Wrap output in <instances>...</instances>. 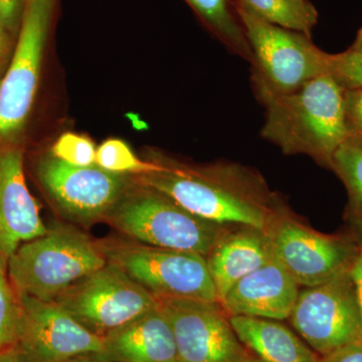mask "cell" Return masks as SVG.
<instances>
[{
    "mask_svg": "<svg viewBox=\"0 0 362 362\" xmlns=\"http://www.w3.org/2000/svg\"><path fill=\"white\" fill-rule=\"evenodd\" d=\"M261 20L312 39L318 11L309 0H235Z\"/></svg>",
    "mask_w": 362,
    "mask_h": 362,
    "instance_id": "obj_20",
    "label": "cell"
},
{
    "mask_svg": "<svg viewBox=\"0 0 362 362\" xmlns=\"http://www.w3.org/2000/svg\"><path fill=\"white\" fill-rule=\"evenodd\" d=\"M18 296L21 320L14 349L21 361L68 362L87 354H103V338L88 330L56 302Z\"/></svg>",
    "mask_w": 362,
    "mask_h": 362,
    "instance_id": "obj_10",
    "label": "cell"
},
{
    "mask_svg": "<svg viewBox=\"0 0 362 362\" xmlns=\"http://www.w3.org/2000/svg\"><path fill=\"white\" fill-rule=\"evenodd\" d=\"M247 351L262 362H319L318 354L281 321L228 316Z\"/></svg>",
    "mask_w": 362,
    "mask_h": 362,
    "instance_id": "obj_18",
    "label": "cell"
},
{
    "mask_svg": "<svg viewBox=\"0 0 362 362\" xmlns=\"http://www.w3.org/2000/svg\"><path fill=\"white\" fill-rule=\"evenodd\" d=\"M105 218L133 242L204 257L230 230L228 226L197 218L165 195L133 180Z\"/></svg>",
    "mask_w": 362,
    "mask_h": 362,
    "instance_id": "obj_4",
    "label": "cell"
},
{
    "mask_svg": "<svg viewBox=\"0 0 362 362\" xmlns=\"http://www.w3.org/2000/svg\"><path fill=\"white\" fill-rule=\"evenodd\" d=\"M68 362H115L112 361L110 359L106 358L101 354H87V356H82L76 357V358L71 359Z\"/></svg>",
    "mask_w": 362,
    "mask_h": 362,
    "instance_id": "obj_31",
    "label": "cell"
},
{
    "mask_svg": "<svg viewBox=\"0 0 362 362\" xmlns=\"http://www.w3.org/2000/svg\"><path fill=\"white\" fill-rule=\"evenodd\" d=\"M20 320V299L9 280L7 262L0 257V354L16 347Z\"/></svg>",
    "mask_w": 362,
    "mask_h": 362,
    "instance_id": "obj_23",
    "label": "cell"
},
{
    "mask_svg": "<svg viewBox=\"0 0 362 362\" xmlns=\"http://www.w3.org/2000/svg\"><path fill=\"white\" fill-rule=\"evenodd\" d=\"M37 173L59 211L82 223L106 218L132 183L129 175L108 173L96 164L87 168L69 165L51 154L40 159Z\"/></svg>",
    "mask_w": 362,
    "mask_h": 362,
    "instance_id": "obj_12",
    "label": "cell"
},
{
    "mask_svg": "<svg viewBox=\"0 0 362 362\" xmlns=\"http://www.w3.org/2000/svg\"><path fill=\"white\" fill-rule=\"evenodd\" d=\"M329 75L345 90L362 89V45L331 54Z\"/></svg>",
    "mask_w": 362,
    "mask_h": 362,
    "instance_id": "obj_25",
    "label": "cell"
},
{
    "mask_svg": "<svg viewBox=\"0 0 362 362\" xmlns=\"http://www.w3.org/2000/svg\"><path fill=\"white\" fill-rule=\"evenodd\" d=\"M162 164V169L132 176L157 190L197 218L223 226L269 230L274 221V197L266 183L235 164L194 168Z\"/></svg>",
    "mask_w": 362,
    "mask_h": 362,
    "instance_id": "obj_1",
    "label": "cell"
},
{
    "mask_svg": "<svg viewBox=\"0 0 362 362\" xmlns=\"http://www.w3.org/2000/svg\"><path fill=\"white\" fill-rule=\"evenodd\" d=\"M204 25L233 54L252 64L251 47L233 0H185Z\"/></svg>",
    "mask_w": 362,
    "mask_h": 362,
    "instance_id": "obj_19",
    "label": "cell"
},
{
    "mask_svg": "<svg viewBox=\"0 0 362 362\" xmlns=\"http://www.w3.org/2000/svg\"><path fill=\"white\" fill-rule=\"evenodd\" d=\"M354 45H362V28L359 30L358 35H357L356 42Z\"/></svg>",
    "mask_w": 362,
    "mask_h": 362,
    "instance_id": "obj_33",
    "label": "cell"
},
{
    "mask_svg": "<svg viewBox=\"0 0 362 362\" xmlns=\"http://www.w3.org/2000/svg\"><path fill=\"white\" fill-rule=\"evenodd\" d=\"M289 319L299 337L320 357L362 340L361 312L349 268L300 291Z\"/></svg>",
    "mask_w": 362,
    "mask_h": 362,
    "instance_id": "obj_9",
    "label": "cell"
},
{
    "mask_svg": "<svg viewBox=\"0 0 362 362\" xmlns=\"http://www.w3.org/2000/svg\"><path fill=\"white\" fill-rule=\"evenodd\" d=\"M299 287L273 257L230 288L220 304L228 316H247L282 321L289 319Z\"/></svg>",
    "mask_w": 362,
    "mask_h": 362,
    "instance_id": "obj_15",
    "label": "cell"
},
{
    "mask_svg": "<svg viewBox=\"0 0 362 362\" xmlns=\"http://www.w3.org/2000/svg\"><path fill=\"white\" fill-rule=\"evenodd\" d=\"M252 54V82L261 103L329 75L331 54L303 33L261 20L233 0Z\"/></svg>",
    "mask_w": 362,
    "mask_h": 362,
    "instance_id": "obj_5",
    "label": "cell"
},
{
    "mask_svg": "<svg viewBox=\"0 0 362 362\" xmlns=\"http://www.w3.org/2000/svg\"><path fill=\"white\" fill-rule=\"evenodd\" d=\"M57 0H23L18 40L0 81V143H21L32 112Z\"/></svg>",
    "mask_w": 362,
    "mask_h": 362,
    "instance_id": "obj_6",
    "label": "cell"
},
{
    "mask_svg": "<svg viewBox=\"0 0 362 362\" xmlns=\"http://www.w3.org/2000/svg\"><path fill=\"white\" fill-rule=\"evenodd\" d=\"M97 148L87 136L66 132L59 136L51 149V156L69 165L87 168L95 164Z\"/></svg>",
    "mask_w": 362,
    "mask_h": 362,
    "instance_id": "obj_24",
    "label": "cell"
},
{
    "mask_svg": "<svg viewBox=\"0 0 362 362\" xmlns=\"http://www.w3.org/2000/svg\"><path fill=\"white\" fill-rule=\"evenodd\" d=\"M54 302L102 338L159 305L158 298L111 263L78 281Z\"/></svg>",
    "mask_w": 362,
    "mask_h": 362,
    "instance_id": "obj_8",
    "label": "cell"
},
{
    "mask_svg": "<svg viewBox=\"0 0 362 362\" xmlns=\"http://www.w3.org/2000/svg\"><path fill=\"white\" fill-rule=\"evenodd\" d=\"M106 358L115 362H178L175 337L160 307L103 337Z\"/></svg>",
    "mask_w": 362,
    "mask_h": 362,
    "instance_id": "obj_17",
    "label": "cell"
},
{
    "mask_svg": "<svg viewBox=\"0 0 362 362\" xmlns=\"http://www.w3.org/2000/svg\"><path fill=\"white\" fill-rule=\"evenodd\" d=\"M108 263L160 299L218 302L206 257L135 242L98 243Z\"/></svg>",
    "mask_w": 362,
    "mask_h": 362,
    "instance_id": "obj_7",
    "label": "cell"
},
{
    "mask_svg": "<svg viewBox=\"0 0 362 362\" xmlns=\"http://www.w3.org/2000/svg\"><path fill=\"white\" fill-rule=\"evenodd\" d=\"M47 230L26 185L21 143H0V257L7 262L21 244Z\"/></svg>",
    "mask_w": 362,
    "mask_h": 362,
    "instance_id": "obj_14",
    "label": "cell"
},
{
    "mask_svg": "<svg viewBox=\"0 0 362 362\" xmlns=\"http://www.w3.org/2000/svg\"><path fill=\"white\" fill-rule=\"evenodd\" d=\"M95 164L108 173L129 176L146 175L162 169L160 162L143 161L127 143L116 138L106 140L98 147Z\"/></svg>",
    "mask_w": 362,
    "mask_h": 362,
    "instance_id": "obj_21",
    "label": "cell"
},
{
    "mask_svg": "<svg viewBox=\"0 0 362 362\" xmlns=\"http://www.w3.org/2000/svg\"><path fill=\"white\" fill-rule=\"evenodd\" d=\"M349 192L352 211L362 223V144L349 139L337 150L331 163Z\"/></svg>",
    "mask_w": 362,
    "mask_h": 362,
    "instance_id": "obj_22",
    "label": "cell"
},
{
    "mask_svg": "<svg viewBox=\"0 0 362 362\" xmlns=\"http://www.w3.org/2000/svg\"><path fill=\"white\" fill-rule=\"evenodd\" d=\"M158 301L173 329L178 362H245L249 357L218 302Z\"/></svg>",
    "mask_w": 362,
    "mask_h": 362,
    "instance_id": "obj_11",
    "label": "cell"
},
{
    "mask_svg": "<svg viewBox=\"0 0 362 362\" xmlns=\"http://www.w3.org/2000/svg\"><path fill=\"white\" fill-rule=\"evenodd\" d=\"M344 94L334 78L323 75L266 100L262 137L285 154H305L331 168L333 156L349 139Z\"/></svg>",
    "mask_w": 362,
    "mask_h": 362,
    "instance_id": "obj_2",
    "label": "cell"
},
{
    "mask_svg": "<svg viewBox=\"0 0 362 362\" xmlns=\"http://www.w3.org/2000/svg\"><path fill=\"white\" fill-rule=\"evenodd\" d=\"M0 362H23L16 349L7 350L0 354Z\"/></svg>",
    "mask_w": 362,
    "mask_h": 362,
    "instance_id": "obj_32",
    "label": "cell"
},
{
    "mask_svg": "<svg viewBox=\"0 0 362 362\" xmlns=\"http://www.w3.org/2000/svg\"><path fill=\"white\" fill-rule=\"evenodd\" d=\"M245 362H262L259 359L257 358L256 356H252V354H250L249 357L245 361Z\"/></svg>",
    "mask_w": 362,
    "mask_h": 362,
    "instance_id": "obj_34",
    "label": "cell"
},
{
    "mask_svg": "<svg viewBox=\"0 0 362 362\" xmlns=\"http://www.w3.org/2000/svg\"><path fill=\"white\" fill-rule=\"evenodd\" d=\"M107 263L98 243L77 228L57 226L21 244L7 259V274L18 294L54 302Z\"/></svg>",
    "mask_w": 362,
    "mask_h": 362,
    "instance_id": "obj_3",
    "label": "cell"
},
{
    "mask_svg": "<svg viewBox=\"0 0 362 362\" xmlns=\"http://www.w3.org/2000/svg\"><path fill=\"white\" fill-rule=\"evenodd\" d=\"M350 275L354 281L356 288L357 303L361 318V337H362V249L357 251L351 265L349 267Z\"/></svg>",
    "mask_w": 362,
    "mask_h": 362,
    "instance_id": "obj_29",
    "label": "cell"
},
{
    "mask_svg": "<svg viewBox=\"0 0 362 362\" xmlns=\"http://www.w3.org/2000/svg\"><path fill=\"white\" fill-rule=\"evenodd\" d=\"M269 228L274 257L304 288L339 275L358 251L345 240L314 232L291 218H279Z\"/></svg>",
    "mask_w": 362,
    "mask_h": 362,
    "instance_id": "obj_13",
    "label": "cell"
},
{
    "mask_svg": "<svg viewBox=\"0 0 362 362\" xmlns=\"http://www.w3.org/2000/svg\"><path fill=\"white\" fill-rule=\"evenodd\" d=\"M273 257L269 230L243 226L225 233L206 256L218 303L240 279L258 270Z\"/></svg>",
    "mask_w": 362,
    "mask_h": 362,
    "instance_id": "obj_16",
    "label": "cell"
},
{
    "mask_svg": "<svg viewBox=\"0 0 362 362\" xmlns=\"http://www.w3.org/2000/svg\"><path fill=\"white\" fill-rule=\"evenodd\" d=\"M344 103L349 139L362 144V89L345 90Z\"/></svg>",
    "mask_w": 362,
    "mask_h": 362,
    "instance_id": "obj_26",
    "label": "cell"
},
{
    "mask_svg": "<svg viewBox=\"0 0 362 362\" xmlns=\"http://www.w3.org/2000/svg\"><path fill=\"white\" fill-rule=\"evenodd\" d=\"M23 0H0V20L11 35H18L23 16Z\"/></svg>",
    "mask_w": 362,
    "mask_h": 362,
    "instance_id": "obj_27",
    "label": "cell"
},
{
    "mask_svg": "<svg viewBox=\"0 0 362 362\" xmlns=\"http://www.w3.org/2000/svg\"><path fill=\"white\" fill-rule=\"evenodd\" d=\"M11 37L13 35L7 30L6 25L0 20V75L6 71L11 56H13L11 54V51H13Z\"/></svg>",
    "mask_w": 362,
    "mask_h": 362,
    "instance_id": "obj_30",
    "label": "cell"
},
{
    "mask_svg": "<svg viewBox=\"0 0 362 362\" xmlns=\"http://www.w3.org/2000/svg\"><path fill=\"white\" fill-rule=\"evenodd\" d=\"M319 362H362V340L349 343L321 356Z\"/></svg>",
    "mask_w": 362,
    "mask_h": 362,
    "instance_id": "obj_28",
    "label": "cell"
}]
</instances>
